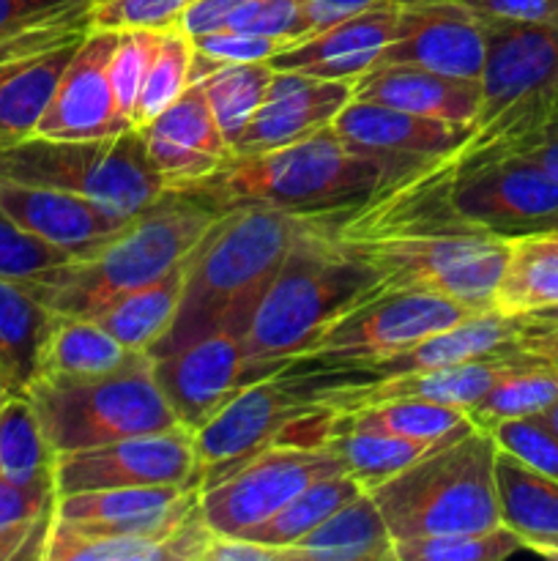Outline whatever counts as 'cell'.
I'll return each mask as SVG.
<instances>
[{
	"label": "cell",
	"mask_w": 558,
	"mask_h": 561,
	"mask_svg": "<svg viewBox=\"0 0 558 561\" xmlns=\"http://www.w3.org/2000/svg\"><path fill=\"white\" fill-rule=\"evenodd\" d=\"M299 3L304 36H312V33L326 31V27L337 25V22L348 20V16L361 14V11L372 9L377 3H386V0H299Z\"/></svg>",
	"instance_id": "50"
},
{
	"label": "cell",
	"mask_w": 558,
	"mask_h": 561,
	"mask_svg": "<svg viewBox=\"0 0 558 561\" xmlns=\"http://www.w3.org/2000/svg\"><path fill=\"white\" fill-rule=\"evenodd\" d=\"M310 409L315 405L290 392L279 376L244 383L206 425L191 433L195 436L191 488L200 491L228 477L257 453L277 444L284 427Z\"/></svg>",
	"instance_id": "12"
},
{
	"label": "cell",
	"mask_w": 558,
	"mask_h": 561,
	"mask_svg": "<svg viewBox=\"0 0 558 561\" xmlns=\"http://www.w3.org/2000/svg\"><path fill=\"white\" fill-rule=\"evenodd\" d=\"M528 356V354H525ZM558 400V367L531 356L523 367L503 376L474 409L468 420L481 431H492L496 425L523 416L545 414Z\"/></svg>",
	"instance_id": "39"
},
{
	"label": "cell",
	"mask_w": 558,
	"mask_h": 561,
	"mask_svg": "<svg viewBox=\"0 0 558 561\" xmlns=\"http://www.w3.org/2000/svg\"><path fill=\"white\" fill-rule=\"evenodd\" d=\"M550 233H556V239H558V230H550Z\"/></svg>",
	"instance_id": "58"
},
{
	"label": "cell",
	"mask_w": 558,
	"mask_h": 561,
	"mask_svg": "<svg viewBox=\"0 0 558 561\" xmlns=\"http://www.w3.org/2000/svg\"><path fill=\"white\" fill-rule=\"evenodd\" d=\"M191 60H195V44L184 27L175 25L159 31V44L153 49L146 80H142L140 99H137L135 129L151 124L164 107H170L189 88Z\"/></svg>",
	"instance_id": "41"
},
{
	"label": "cell",
	"mask_w": 558,
	"mask_h": 561,
	"mask_svg": "<svg viewBox=\"0 0 558 561\" xmlns=\"http://www.w3.org/2000/svg\"><path fill=\"white\" fill-rule=\"evenodd\" d=\"M279 561H397L394 537L367 491L317 524L310 535L279 548Z\"/></svg>",
	"instance_id": "25"
},
{
	"label": "cell",
	"mask_w": 558,
	"mask_h": 561,
	"mask_svg": "<svg viewBox=\"0 0 558 561\" xmlns=\"http://www.w3.org/2000/svg\"><path fill=\"white\" fill-rule=\"evenodd\" d=\"M0 179L55 186L131 219L167 192L140 129L98 140L27 137L0 151Z\"/></svg>",
	"instance_id": "9"
},
{
	"label": "cell",
	"mask_w": 558,
	"mask_h": 561,
	"mask_svg": "<svg viewBox=\"0 0 558 561\" xmlns=\"http://www.w3.org/2000/svg\"><path fill=\"white\" fill-rule=\"evenodd\" d=\"M470 316L476 310L427 290H372L334 318L279 376H306L381 359L457 327Z\"/></svg>",
	"instance_id": "10"
},
{
	"label": "cell",
	"mask_w": 558,
	"mask_h": 561,
	"mask_svg": "<svg viewBox=\"0 0 558 561\" xmlns=\"http://www.w3.org/2000/svg\"><path fill=\"white\" fill-rule=\"evenodd\" d=\"M394 3H414V0H394Z\"/></svg>",
	"instance_id": "57"
},
{
	"label": "cell",
	"mask_w": 558,
	"mask_h": 561,
	"mask_svg": "<svg viewBox=\"0 0 558 561\" xmlns=\"http://www.w3.org/2000/svg\"><path fill=\"white\" fill-rule=\"evenodd\" d=\"M206 561H279V551L246 537L213 535Z\"/></svg>",
	"instance_id": "52"
},
{
	"label": "cell",
	"mask_w": 558,
	"mask_h": 561,
	"mask_svg": "<svg viewBox=\"0 0 558 561\" xmlns=\"http://www.w3.org/2000/svg\"><path fill=\"white\" fill-rule=\"evenodd\" d=\"M310 217L282 208L239 206L219 211L184 257V290L170 332L151 348L153 359L217 332L249 329L257 305Z\"/></svg>",
	"instance_id": "1"
},
{
	"label": "cell",
	"mask_w": 558,
	"mask_h": 561,
	"mask_svg": "<svg viewBox=\"0 0 558 561\" xmlns=\"http://www.w3.org/2000/svg\"><path fill=\"white\" fill-rule=\"evenodd\" d=\"M498 449L514 455L531 469L558 480V433L547 425L542 414L523 416V420H509L492 427Z\"/></svg>",
	"instance_id": "45"
},
{
	"label": "cell",
	"mask_w": 558,
	"mask_h": 561,
	"mask_svg": "<svg viewBox=\"0 0 558 561\" xmlns=\"http://www.w3.org/2000/svg\"><path fill=\"white\" fill-rule=\"evenodd\" d=\"M118 44V31H93L77 47L60 75L58 88L38 121L36 137L49 140H98L129 131L135 126L124 118L109 85V58Z\"/></svg>",
	"instance_id": "17"
},
{
	"label": "cell",
	"mask_w": 558,
	"mask_h": 561,
	"mask_svg": "<svg viewBox=\"0 0 558 561\" xmlns=\"http://www.w3.org/2000/svg\"><path fill=\"white\" fill-rule=\"evenodd\" d=\"M386 184V168L345 146L328 124L290 146L233 153L222 168L173 186V192L202 201L217 211L266 206L304 217H334L364 206Z\"/></svg>",
	"instance_id": "2"
},
{
	"label": "cell",
	"mask_w": 558,
	"mask_h": 561,
	"mask_svg": "<svg viewBox=\"0 0 558 561\" xmlns=\"http://www.w3.org/2000/svg\"><path fill=\"white\" fill-rule=\"evenodd\" d=\"M512 348L520 354H528L545 365L558 367V321H545V318H525L518 340Z\"/></svg>",
	"instance_id": "51"
},
{
	"label": "cell",
	"mask_w": 558,
	"mask_h": 561,
	"mask_svg": "<svg viewBox=\"0 0 558 561\" xmlns=\"http://www.w3.org/2000/svg\"><path fill=\"white\" fill-rule=\"evenodd\" d=\"M337 414L345 416L350 425L361 427V431L386 433V436L421 444H438L452 436V433L474 425L463 409L421 398L381 400V403L359 405V409L337 411Z\"/></svg>",
	"instance_id": "33"
},
{
	"label": "cell",
	"mask_w": 558,
	"mask_h": 561,
	"mask_svg": "<svg viewBox=\"0 0 558 561\" xmlns=\"http://www.w3.org/2000/svg\"><path fill=\"white\" fill-rule=\"evenodd\" d=\"M55 482L16 485L0 477V561L44 557V542L55 520Z\"/></svg>",
	"instance_id": "35"
},
{
	"label": "cell",
	"mask_w": 558,
	"mask_h": 561,
	"mask_svg": "<svg viewBox=\"0 0 558 561\" xmlns=\"http://www.w3.org/2000/svg\"><path fill=\"white\" fill-rule=\"evenodd\" d=\"M496 488L501 524L520 535L525 551L558 542V480L498 449Z\"/></svg>",
	"instance_id": "30"
},
{
	"label": "cell",
	"mask_w": 558,
	"mask_h": 561,
	"mask_svg": "<svg viewBox=\"0 0 558 561\" xmlns=\"http://www.w3.org/2000/svg\"><path fill=\"white\" fill-rule=\"evenodd\" d=\"M244 337L208 334L153 359V376L181 427L195 433L244 387Z\"/></svg>",
	"instance_id": "18"
},
{
	"label": "cell",
	"mask_w": 558,
	"mask_h": 561,
	"mask_svg": "<svg viewBox=\"0 0 558 561\" xmlns=\"http://www.w3.org/2000/svg\"><path fill=\"white\" fill-rule=\"evenodd\" d=\"M137 351H129L113 337L104 327L91 318L55 316L49 337L42 354V376H104L120 370L137 359Z\"/></svg>",
	"instance_id": "32"
},
{
	"label": "cell",
	"mask_w": 558,
	"mask_h": 561,
	"mask_svg": "<svg viewBox=\"0 0 558 561\" xmlns=\"http://www.w3.org/2000/svg\"><path fill=\"white\" fill-rule=\"evenodd\" d=\"M96 0H0V64L82 42Z\"/></svg>",
	"instance_id": "26"
},
{
	"label": "cell",
	"mask_w": 558,
	"mask_h": 561,
	"mask_svg": "<svg viewBox=\"0 0 558 561\" xmlns=\"http://www.w3.org/2000/svg\"><path fill=\"white\" fill-rule=\"evenodd\" d=\"M274 69L268 60L257 64H222L213 66L208 75H202L200 85L206 93V102L217 118L219 131L233 148L244 129L249 126L252 115L266 99L268 85H271Z\"/></svg>",
	"instance_id": "37"
},
{
	"label": "cell",
	"mask_w": 558,
	"mask_h": 561,
	"mask_svg": "<svg viewBox=\"0 0 558 561\" xmlns=\"http://www.w3.org/2000/svg\"><path fill=\"white\" fill-rule=\"evenodd\" d=\"M9 398H11V392H9V389H5V383L0 381V411H3V405L9 403Z\"/></svg>",
	"instance_id": "56"
},
{
	"label": "cell",
	"mask_w": 558,
	"mask_h": 561,
	"mask_svg": "<svg viewBox=\"0 0 558 561\" xmlns=\"http://www.w3.org/2000/svg\"><path fill=\"white\" fill-rule=\"evenodd\" d=\"M82 42L0 64V151L33 137L60 75Z\"/></svg>",
	"instance_id": "28"
},
{
	"label": "cell",
	"mask_w": 558,
	"mask_h": 561,
	"mask_svg": "<svg viewBox=\"0 0 558 561\" xmlns=\"http://www.w3.org/2000/svg\"><path fill=\"white\" fill-rule=\"evenodd\" d=\"M159 44V31H146V27H129L118 31V44L109 58V85H113L115 102L124 118L135 126L137 99H140L142 80L151 66L153 49Z\"/></svg>",
	"instance_id": "43"
},
{
	"label": "cell",
	"mask_w": 558,
	"mask_h": 561,
	"mask_svg": "<svg viewBox=\"0 0 558 561\" xmlns=\"http://www.w3.org/2000/svg\"><path fill=\"white\" fill-rule=\"evenodd\" d=\"M525 318L503 316L498 310H485L470 316L468 321L457 323L452 329L430 334L416 345L403 351L381 356V359L361 362L353 367H339V370L306 373V376H277L288 383L290 392L301 400H310L315 394L334 392V389L370 387L377 381H392L399 376H414V373L435 370V367L457 365V362L476 359V356L498 354V351L512 348L523 329Z\"/></svg>",
	"instance_id": "13"
},
{
	"label": "cell",
	"mask_w": 558,
	"mask_h": 561,
	"mask_svg": "<svg viewBox=\"0 0 558 561\" xmlns=\"http://www.w3.org/2000/svg\"><path fill=\"white\" fill-rule=\"evenodd\" d=\"M397 9L399 3L392 0L372 5L326 31L288 44L268 64L277 71H301L323 80L356 82L361 75L375 69L383 49L392 42Z\"/></svg>",
	"instance_id": "22"
},
{
	"label": "cell",
	"mask_w": 558,
	"mask_h": 561,
	"mask_svg": "<svg viewBox=\"0 0 558 561\" xmlns=\"http://www.w3.org/2000/svg\"><path fill=\"white\" fill-rule=\"evenodd\" d=\"M350 99L353 82L274 69L266 99L233 146V153H257L304 140L334 124Z\"/></svg>",
	"instance_id": "19"
},
{
	"label": "cell",
	"mask_w": 558,
	"mask_h": 561,
	"mask_svg": "<svg viewBox=\"0 0 558 561\" xmlns=\"http://www.w3.org/2000/svg\"><path fill=\"white\" fill-rule=\"evenodd\" d=\"M550 230H558V225H556V228H550Z\"/></svg>",
	"instance_id": "59"
},
{
	"label": "cell",
	"mask_w": 558,
	"mask_h": 561,
	"mask_svg": "<svg viewBox=\"0 0 558 561\" xmlns=\"http://www.w3.org/2000/svg\"><path fill=\"white\" fill-rule=\"evenodd\" d=\"M460 3L487 20L558 27V0H460Z\"/></svg>",
	"instance_id": "49"
},
{
	"label": "cell",
	"mask_w": 558,
	"mask_h": 561,
	"mask_svg": "<svg viewBox=\"0 0 558 561\" xmlns=\"http://www.w3.org/2000/svg\"><path fill=\"white\" fill-rule=\"evenodd\" d=\"M531 318H545V321H558V307H553V310H545V312H539V316H531Z\"/></svg>",
	"instance_id": "55"
},
{
	"label": "cell",
	"mask_w": 558,
	"mask_h": 561,
	"mask_svg": "<svg viewBox=\"0 0 558 561\" xmlns=\"http://www.w3.org/2000/svg\"><path fill=\"white\" fill-rule=\"evenodd\" d=\"M140 131L167 190L202 179L233 157L200 82H189V88Z\"/></svg>",
	"instance_id": "23"
},
{
	"label": "cell",
	"mask_w": 558,
	"mask_h": 561,
	"mask_svg": "<svg viewBox=\"0 0 558 561\" xmlns=\"http://www.w3.org/2000/svg\"><path fill=\"white\" fill-rule=\"evenodd\" d=\"M496 455L492 433L468 425L367 493L394 542L487 531L501 524Z\"/></svg>",
	"instance_id": "7"
},
{
	"label": "cell",
	"mask_w": 558,
	"mask_h": 561,
	"mask_svg": "<svg viewBox=\"0 0 558 561\" xmlns=\"http://www.w3.org/2000/svg\"><path fill=\"white\" fill-rule=\"evenodd\" d=\"M55 312L25 283L0 277V381L11 398H25L42 373L44 343Z\"/></svg>",
	"instance_id": "27"
},
{
	"label": "cell",
	"mask_w": 558,
	"mask_h": 561,
	"mask_svg": "<svg viewBox=\"0 0 558 561\" xmlns=\"http://www.w3.org/2000/svg\"><path fill=\"white\" fill-rule=\"evenodd\" d=\"M383 64L479 80L485 66V20L460 0L399 3L394 36L377 60V66Z\"/></svg>",
	"instance_id": "15"
},
{
	"label": "cell",
	"mask_w": 558,
	"mask_h": 561,
	"mask_svg": "<svg viewBox=\"0 0 558 561\" xmlns=\"http://www.w3.org/2000/svg\"><path fill=\"white\" fill-rule=\"evenodd\" d=\"M326 447L334 449L337 458L342 460L345 471H348L364 491H370V488L381 485L383 480H388V477H394L397 471H403L405 466H410L414 460H419L421 455L430 453L435 444L408 442V438L386 436V433L361 431V427L350 425L345 416L337 414Z\"/></svg>",
	"instance_id": "34"
},
{
	"label": "cell",
	"mask_w": 558,
	"mask_h": 561,
	"mask_svg": "<svg viewBox=\"0 0 558 561\" xmlns=\"http://www.w3.org/2000/svg\"><path fill=\"white\" fill-rule=\"evenodd\" d=\"M364 488L342 471V474L323 477V480L312 482L304 491L295 493L284 507H279L277 513L268 520H263L260 526H255L252 531H246V540L263 542V546L271 548H288L293 542H299L301 537L310 535L317 524L328 518L332 513H337L342 504H348L350 499L359 496Z\"/></svg>",
	"instance_id": "36"
},
{
	"label": "cell",
	"mask_w": 558,
	"mask_h": 561,
	"mask_svg": "<svg viewBox=\"0 0 558 561\" xmlns=\"http://www.w3.org/2000/svg\"><path fill=\"white\" fill-rule=\"evenodd\" d=\"M69 261H74V257L66 255L63 250H55L36 236L25 233L20 225H14L0 211V277L27 283V279L42 277V274L53 272Z\"/></svg>",
	"instance_id": "44"
},
{
	"label": "cell",
	"mask_w": 558,
	"mask_h": 561,
	"mask_svg": "<svg viewBox=\"0 0 558 561\" xmlns=\"http://www.w3.org/2000/svg\"><path fill=\"white\" fill-rule=\"evenodd\" d=\"M224 27L257 36H282L290 44L304 36L299 0H244Z\"/></svg>",
	"instance_id": "48"
},
{
	"label": "cell",
	"mask_w": 558,
	"mask_h": 561,
	"mask_svg": "<svg viewBox=\"0 0 558 561\" xmlns=\"http://www.w3.org/2000/svg\"><path fill=\"white\" fill-rule=\"evenodd\" d=\"M326 225L370 268L377 290H427L476 312L492 310L512 244L509 236L463 225H359L337 217Z\"/></svg>",
	"instance_id": "4"
},
{
	"label": "cell",
	"mask_w": 558,
	"mask_h": 561,
	"mask_svg": "<svg viewBox=\"0 0 558 561\" xmlns=\"http://www.w3.org/2000/svg\"><path fill=\"white\" fill-rule=\"evenodd\" d=\"M55 458L27 398H9L0 411V477L16 485L55 482Z\"/></svg>",
	"instance_id": "38"
},
{
	"label": "cell",
	"mask_w": 558,
	"mask_h": 561,
	"mask_svg": "<svg viewBox=\"0 0 558 561\" xmlns=\"http://www.w3.org/2000/svg\"><path fill=\"white\" fill-rule=\"evenodd\" d=\"M377 290L375 277L339 247L326 217H310L244 334V383L277 376L348 307Z\"/></svg>",
	"instance_id": "3"
},
{
	"label": "cell",
	"mask_w": 558,
	"mask_h": 561,
	"mask_svg": "<svg viewBox=\"0 0 558 561\" xmlns=\"http://www.w3.org/2000/svg\"><path fill=\"white\" fill-rule=\"evenodd\" d=\"M518 551H525V542L503 524L487 531H468V535L394 542L397 561H501Z\"/></svg>",
	"instance_id": "42"
},
{
	"label": "cell",
	"mask_w": 558,
	"mask_h": 561,
	"mask_svg": "<svg viewBox=\"0 0 558 561\" xmlns=\"http://www.w3.org/2000/svg\"><path fill=\"white\" fill-rule=\"evenodd\" d=\"M485 20L481 102L457 151L427 164L432 173H460L492 159L514 157L550 121L558 104V27Z\"/></svg>",
	"instance_id": "5"
},
{
	"label": "cell",
	"mask_w": 558,
	"mask_h": 561,
	"mask_svg": "<svg viewBox=\"0 0 558 561\" xmlns=\"http://www.w3.org/2000/svg\"><path fill=\"white\" fill-rule=\"evenodd\" d=\"M44 561H170V537L109 535L53 520Z\"/></svg>",
	"instance_id": "40"
},
{
	"label": "cell",
	"mask_w": 558,
	"mask_h": 561,
	"mask_svg": "<svg viewBox=\"0 0 558 561\" xmlns=\"http://www.w3.org/2000/svg\"><path fill=\"white\" fill-rule=\"evenodd\" d=\"M55 455L178 425L153 376V356L104 376H42L25 392Z\"/></svg>",
	"instance_id": "8"
},
{
	"label": "cell",
	"mask_w": 558,
	"mask_h": 561,
	"mask_svg": "<svg viewBox=\"0 0 558 561\" xmlns=\"http://www.w3.org/2000/svg\"><path fill=\"white\" fill-rule=\"evenodd\" d=\"M191 474H195V436L181 425L55 458L58 496L135 485L191 488Z\"/></svg>",
	"instance_id": "14"
},
{
	"label": "cell",
	"mask_w": 558,
	"mask_h": 561,
	"mask_svg": "<svg viewBox=\"0 0 558 561\" xmlns=\"http://www.w3.org/2000/svg\"><path fill=\"white\" fill-rule=\"evenodd\" d=\"M200 502V491L181 485L102 488L58 496L55 518L109 535L170 537Z\"/></svg>",
	"instance_id": "21"
},
{
	"label": "cell",
	"mask_w": 558,
	"mask_h": 561,
	"mask_svg": "<svg viewBox=\"0 0 558 561\" xmlns=\"http://www.w3.org/2000/svg\"><path fill=\"white\" fill-rule=\"evenodd\" d=\"M542 416H545V420H547V425H550L553 431L558 433V400H556V403H553L550 409H547L545 414H542Z\"/></svg>",
	"instance_id": "54"
},
{
	"label": "cell",
	"mask_w": 558,
	"mask_h": 561,
	"mask_svg": "<svg viewBox=\"0 0 558 561\" xmlns=\"http://www.w3.org/2000/svg\"><path fill=\"white\" fill-rule=\"evenodd\" d=\"M195 44V55L213 66L222 64H257V60H271L279 49L288 47V38L282 36H257V33L244 31H222L202 33V36H191Z\"/></svg>",
	"instance_id": "47"
},
{
	"label": "cell",
	"mask_w": 558,
	"mask_h": 561,
	"mask_svg": "<svg viewBox=\"0 0 558 561\" xmlns=\"http://www.w3.org/2000/svg\"><path fill=\"white\" fill-rule=\"evenodd\" d=\"M332 126L345 146L386 168L388 184L457 151L470 131L446 121L361 99H350Z\"/></svg>",
	"instance_id": "16"
},
{
	"label": "cell",
	"mask_w": 558,
	"mask_h": 561,
	"mask_svg": "<svg viewBox=\"0 0 558 561\" xmlns=\"http://www.w3.org/2000/svg\"><path fill=\"white\" fill-rule=\"evenodd\" d=\"M0 211L25 233L71 257L93 252L129 222L74 192L11 179H0Z\"/></svg>",
	"instance_id": "20"
},
{
	"label": "cell",
	"mask_w": 558,
	"mask_h": 561,
	"mask_svg": "<svg viewBox=\"0 0 558 561\" xmlns=\"http://www.w3.org/2000/svg\"><path fill=\"white\" fill-rule=\"evenodd\" d=\"M345 466L328 447L271 444L222 480L200 488V515L217 535L244 537L323 477Z\"/></svg>",
	"instance_id": "11"
},
{
	"label": "cell",
	"mask_w": 558,
	"mask_h": 561,
	"mask_svg": "<svg viewBox=\"0 0 558 561\" xmlns=\"http://www.w3.org/2000/svg\"><path fill=\"white\" fill-rule=\"evenodd\" d=\"M509 261L492 294V310L512 318L558 307V239L550 230L509 236Z\"/></svg>",
	"instance_id": "29"
},
{
	"label": "cell",
	"mask_w": 558,
	"mask_h": 561,
	"mask_svg": "<svg viewBox=\"0 0 558 561\" xmlns=\"http://www.w3.org/2000/svg\"><path fill=\"white\" fill-rule=\"evenodd\" d=\"M181 290H184V261L156 283L115 296L85 318L107 329L129 351L151 354L153 345L173 327L181 305Z\"/></svg>",
	"instance_id": "31"
},
{
	"label": "cell",
	"mask_w": 558,
	"mask_h": 561,
	"mask_svg": "<svg viewBox=\"0 0 558 561\" xmlns=\"http://www.w3.org/2000/svg\"><path fill=\"white\" fill-rule=\"evenodd\" d=\"M353 99L386 104V107L470 129L479 113L481 88L479 80L438 75L419 66L383 64L353 82Z\"/></svg>",
	"instance_id": "24"
},
{
	"label": "cell",
	"mask_w": 558,
	"mask_h": 561,
	"mask_svg": "<svg viewBox=\"0 0 558 561\" xmlns=\"http://www.w3.org/2000/svg\"><path fill=\"white\" fill-rule=\"evenodd\" d=\"M191 0H96L91 11L93 31H164L175 27Z\"/></svg>",
	"instance_id": "46"
},
{
	"label": "cell",
	"mask_w": 558,
	"mask_h": 561,
	"mask_svg": "<svg viewBox=\"0 0 558 561\" xmlns=\"http://www.w3.org/2000/svg\"><path fill=\"white\" fill-rule=\"evenodd\" d=\"M514 157L539 164L547 175H553V179L558 181V104L556 110H553L550 121L545 124V129H542L534 140L525 142Z\"/></svg>",
	"instance_id": "53"
},
{
	"label": "cell",
	"mask_w": 558,
	"mask_h": 561,
	"mask_svg": "<svg viewBox=\"0 0 558 561\" xmlns=\"http://www.w3.org/2000/svg\"><path fill=\"white\" fill-rule=\"evenodd\" d=\"M217 217V208L167 190L96 250L25 285L55 316L85 318L104 301L173 272Z\"/></svg>",
	"instance_id": "6"
}]
</instances>
